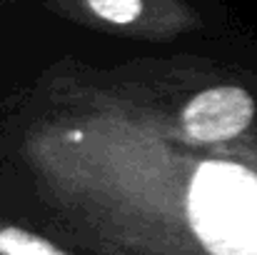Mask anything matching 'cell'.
<instances>
[{"mask_svg":"<svg viewBox=\"0 0 257 255\" xmlns=\"http://www.w3.org/2000/svg\"><path fill=\"white\" fill-rule=\"evenodd\" d=\"M177 128L187 145L245 140L257 128V98L240 85L207 88L182 105Z\"/></svg>","mask_w":257,"mask_h":255,"instance_id":"6da1fadb","label":"cell"},{"mask_svg":"<svg viewBox=\"0 0 257 255\" xmlns=\"http://www.w3.org/2000/svg\"><path fill=\"white\" fill-rule=\"evenodd\" d=\"M87 5L97 18L115 23V25H127V23L138 20V15L143 10L140 0H87Z\"/></svg>","mask_w":257,"mask_h":255,"instance_id":"7a4b0ae2","label":"cell"}]
</instances>
